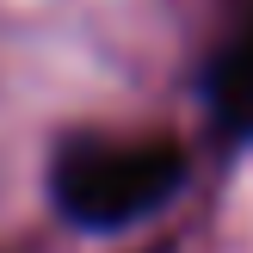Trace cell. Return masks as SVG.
<instances>
[{"label": "cell", "mask_w": 253, "mask_h": 253, "mask_svg": "<svg viewBox=\"0 0 253 253\" xmlns=\"http://www.w3.org/2000/svg\"><path fill=\"white\" fill-rule=\"evenodd\" d=\"M185 179V148L167 136H130V142H105L86 136L56 155V204L81 229H130L136 216L161 210Z\"/></svg>", "instance_id": "6da1fadb"}, {"label": "cell", "mask_w": 253, "mask_h": 253, "mask_svg": "<svg viewBox=\"0 0 253 253\" xmlns=\"http://www.w3.org/2000/svg\"><path fill=\"white\" fill-rule=\"evenodd\" d=\"M210 105H216L222 130L253 136V12L235 31V43L216 56V68H210Z\"/></svg>", "instance_id": "7a4b0ae2"}]
</instances>
